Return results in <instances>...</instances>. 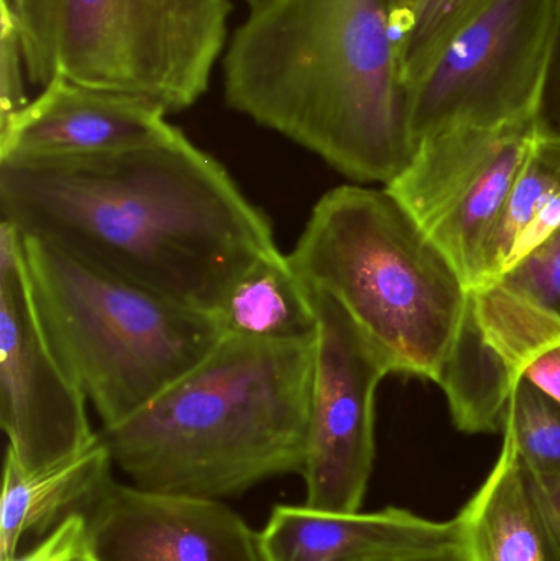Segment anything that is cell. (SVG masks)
<instances>
[{"mask_svg":"<svg viewBox=\"0 0 560 561\" xmlns=\"http://www.w3.org/2000/svg\"><path fill=\"white\" fill-rule=\"evenodd\" d=\"M0 216L20 236L209 316L278 250L266 214L184 134L95 157L2 158Z\"/></svg>","mask_w":560,"mask_h":561,"instance_id":"1","label":"cell"},{"mask_svg":"<svg viewBox=\"0 0 560 561\" xmlns=\"http://www.w3.org/2000/svg\"><path fill=\"white\" fill-rule=\"evenodd\" d=\"M232 111L348 180L390 184L413 160L390 0H273L224 56Z\"/></svg>","mask_w":560,"mask_h":561,"instance_id":"2","label":"cell"},{"mask_svg":"<svg viewBox=\"0 0 560 561\" xmlns=\"http://www.w3.org/2000/svg\"><path fill=\"white\" fill-rule=\"evenodd\" d=\"M316 339L222 336L214 352L147 408L99 432L134 486L224 501L301 474Z\"/></svg>","mask_w":560,"mask_h":561,"instance_id":"3","label":"cell"},{"mask_svg":"<svg viewBox=\"0 0 560 561\" xmlns=\"http://www.w3.org/2000/svg\"><path fill=\"white\" fill-rule=\"evenodd\" d=\"M286 256L309 289L344 307L395 373L437 381L472 290L387 187L325 193Z\"/></svg>","mask_w":560,"mask_h":561,"instance_id":"4","label":"cell"},{"mask_svg":"<svg viewBox=\"0 0 560 561\" xmlns=\"http://www.w3.org/2000/svg\"><path fill=\"white\" fill-rule=\"evenodd\" d=\"M20 240L43 332L94 405L102 428L115 427L147 408L222 340L209 313L48 243L23 236Z\"/></svg>","mask_w":560,"mask_h":561,"instance_id":"5","label":"cell"},{"mask_svg":"<svg viewBox=\"0 0 560 561\" xmlns=\"http://www.w3.org/2000/svg\"><path fill=\"white\" fill-rule=\"evenodd\" d=\"M30 82L55 76L153 101L168 114L209 88L230 0H9Z\"/></svg>","mask_w":560,"mask_h":561,"instance_id":"6","label":"cell"},{"mask_svg":"<svg viewBox=\"0 0 560 561\" xmlns=\"http://www.w3.org/2000/svg\"><path fill=\"white\" fill-rule=\"evenodd\" d=\"M559 0H482L408 89L414 140L535 118Z\"/></svg>","mask_w":560,"mask_h":561,"instance_id":"7","label":"cell"},{"mask_svg":"<svg viewBox=\"0 0 560 561\" xmlns=\"http://www.w3.org/2000/svg\"><path fill=\"white\" fill-rule=\"evenodd\" d=\"M536 137L535 118L446 128L418 141L411 163L385 186L470 290L482 286L490 242Z\"/></svg>","mask_w":560,"mask_h":561,"instance_id":"8","label":"cell"},{"mask_svg":"<svg viewBox=\"0 0 560 561\" xmlns=\"http://www.w3.org/2000/svg\"><path fill=\"white\" fill-rule=\"evenodd\" d=\"M315 378L301 477L306 506L358 513L375 460V392L395 373L388 356L328 294L312 290Z\"/></svg>","mask_w":560,"mask_h":561,"instance_id":"9","label":"cell"},{"mask_svg":"<svg viewBox=\"0 0 560 561\" xmlns=\"http://www.w3.org/2000/svg\"><path fill=\"white\" fill-rule=\"evenodd\" d=\"M85 396L43 332L30 293L22 240L0 224V424L7 455L26 473L78 457L99 440Z\"/></svg>","mask_w":560,"mask_h":561,"instance_id":"10","label":"cell"},{"mask_svg":"<svg viewBox=\"0 0 560 561\" xmlns=\"http://www.w3.org/2000/svg\"><path fill=\"white\" fill-rule=\"evenodd\" d=\"M84 514L98 561H268L260 534L224 501L112 478Z\"/></svg>","mask_w":560,"mask_h":561,"instance_id":"11","label":"cell"},{"mask_svg":"<svg viewBox=\"0 0 560 561\" xmlns=\"http://www.w3.org/2000/svg\"><path fill=\"white\" fill-rule=\"evenodd\" d=\"M167 115L148 99L55 76L0 127V160L95 157L170 144L183 131Z\"/></svg>","mask_w":560,"mask_h":561,"instance_id":"12","label":"cell"},{"mask_svg":"<svg viewBox=\"0 0 560 561\" xmlns=\"http://www.w3.org/2000/svg\"><path fill=\"white\" fill-rule=\"evenodd\" d=\"M268 561H381L466 542L462 520L424 519L401 507L324 513L276 506L260 533Z\"/></svg>","mask_w":560,"mask_h":561,"instance_id":"13","label":"cell"},{"mask_svg":"<svg viewBox=\"0 0 560 561\" xmlns=\"http://www.w3.org/2000/svg\"><path fill=\"white\" fill-rule=\"evenodd\" d=\"M476 561H560L538 500L536 477L503 425L495 467L459 513Z\"/></svg>","mask_w":560,"mask_h":561,"instance_id":"14","label":"cell"},{"mask_svg":"<svg viewBox=\"0 0 560 561\" xmlns=\"http://www.w3.org/2000/svg\"><path fill=\"white\" fill-rule=\"evenodd\" d=\"M112 465L101 437L78 457L36 473H26L5 454L0 561L15 559L25 537L46 536L69 514L84 513L112 480Z\"/></svg>","mask_w":560,"mask_h":561,"instance_id":"15","label":"cell"},{"mask_svg":"<svg viewBox=\"0 0 560 561\" xmlns=\"http://www.w3.org/2000/svg\"><path fill=\"white\" fill-rule=\"evenodd\" d=\"M213 317L222 336L233 339L309 342L318 333L312 290L279 249L243 273Z\"/></svg>","mask_w":560,"mask_h":561,"instance_id":"16","label":"cell"},{"mask_svg":"<svg viewBox=\"0 0 560 561\" xmlns=\"http://www.w3.org/2000/svg\"><path fill=\"white\" fill-rule=\"evenodd\" d=\"M483 339L515 378L528 379L560 404V319L503 284L472 290Z\"/></svg>","mask_w":560,"mask_h":561,"instance_id":"17","label":"cell"},{"mask_svg":"<svg viewBox=\"0 0 560 561\" xmlns=\"http://www.w3.org/2000/svg\"><path fill=\"white\" fill-rule=\"evenodd\" d=\"M516 379L505 359L483 339L470 297L459 339L436 381L446 392L456 427L466 434L503 432Z\"/></svg>","mask_w":560,"mask_h":561,"instance_id":"18","label":"cell"},{"mask_svg":"<svg viewBox=\"0 0 560 561\" xmlns=\"http://www.w3.org/2000/svg\"><path fill=\"white\" fill-rule=\"evenodd\" d=\"M559 193L560 141L538 134L506 197L487 252L485 278L480 287L499 283L506 275V266L516 243Z\"/></svg>","mask_w":560,"mask_h":561,"instance_id":"19","label":"cell"},{"mask_svg":"<svg viewBox=\"0 0 560 561\" xmlns=\"http://www.w3.org/2000/svg\"><path fill=\"white\" fill-rule=\"evenodd\" d=\"M519 457L538 478L560 474V404L528 379L518 378L506 409Z\"/></svg>","mask_w":560,"mask_h":561,"instance_id":"20","label":"cell"},{"mask_svg":"<svg viewBox=\"0 0 560 561\" xmlns=\"http://www.w3.org/2000/svg\"><path fill=\"white\" fill-rule=\"evenodd\" d=\"M482 0H413L397 30L398 69L411 88Z\"/></svg>","mask_w":560,"mask_h":561,"instance_id":"21","label":"cell"},{"mask_svg":"<svg viewBox=\"0 0 560 561\" xmlns=\"http://www.w3.org/2000/svg\"><path fill=\"white\" fill-rule=\"evenodd\" d=\"M499 283L560 319V230Z\"/></svg>","mask_w":560,"mask_h":561,"instance_id":"22","label":"cell"},{"mask_svg":"<svg viewBox=\"0 0 560 561\" xmlns=\"http://www.w3.org/2000/svg\"><path fill=\"white\" fill-rule=\"evenodd\" d=\"M2 2V32H0V127L5 125L13 115L28 105V98L23 85L22 39L15 15L10 9L9 0Z\"/></svg>","mask_w":560,"mask_h":561,"instance_id":"23","label":"cell"},{"mask_svg":"<svg viewBox=\"0 0 560 561\" xmlns=\"http://www.w3.org/2000/svg\"><path fill=\"white\" fill-rule=\"evenodd\" d=\"M10 561H98L88 516L69 514L32 550Z\"/></svg>","mask_w":560,"mask_h":561,"instance_id":"24","label":"cell"},{"mask_svg":"<svg viewBox=\"0 0 560 561\" xmlns=\"http://www.w3.org/2000/svg\"><path fill=\"white\" fill-rule=\"evenodd\" d=\"M535 122L541 137L560 141V0Z\"/></svg>","mask_w":560,"mask_h":561,"instance_id":"25","label":"cell"},{"mask_svg":"<svg viewBox=\"0 0 560 561\" xmlns=\"http://www.w3.org/2000/svg\"><path fill=\"white\" fill-rule=\"evenodd\" d=\"M536 488H538L542 516L548 524L549 534H551L560 560V474L546 478L536 477Z\"/></svg>","mask_w":560,"mask_h":561,"instance_id":"26","label":"cell"},{"mask_svg":"<svg viewBox=\"0 0 560 561\" xmlns=\"http://www.w3.org/2000/svg\"><path fill=\"white\" fill-rule=\"evenodd\" d=\"M381 561H476L467 543L443 547V549L426 550V552L408 553Z\"/></svg>","mask_w":560,"mask_h":561,"instance_id":"27","label":"cell"},{"mask_svg":"<svg viewBox=\"0 0 560 561\" xmlns=\"http://www.w3.org/2000/svg\"><path fill=\"white\" fill-rule=\"evenodd\" d=\"M411 3H413V0H390L391 15H393L395 36H397L398 26L401 25L404 16H407Z\"/></svg>","mask_w":560,"mask_h":561,"instance_id":"28","label":"cell"},{"mask_svg":"<svg viewBox=\"0 0 560 561\" xmlns=\"http://www.w3.org/2000/svg\"><path fill=\"white\" fill-rule=\"evenodd\" d=\"M247 7H249L250 13L256 12V10L263 9V7L268 5L273 0H242Z\"/></svg>","mask_w":560,"mask_h":561,"instance_id":"29","label":"cell"}]
</instances>
